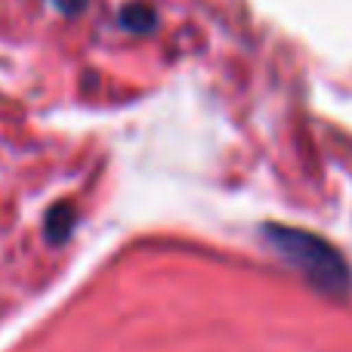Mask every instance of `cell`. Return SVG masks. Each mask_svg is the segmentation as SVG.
Here are the masks:
<instances>
[{
  "mask_svg": "<svg viewBox=\"0 0 352 352\" xmlns=\"http://www.w3.org/2000/svg\"><path fill=\"white\" fill-rule=\"evenodd\" d=\"M269 238L278 248V254H285V260H291L297 269H303L316 285H324V287L346 285V266L324 241L297 229H272Z\"/></svg>",
  "mask_w": 352,
  "mask_h": 352,
  "instance_id": "6da1fadb",
  "label": "cell"
},
{
  "mask_svg": "<svg viewBox=\"0 0 352 352\" xmlns=\"http://www.w3.org/2000/svg\"><path fill=\"white\" fill-rule=\"evenodd\" d=\"M68 232H72V207L68 204L53 207V213L47 217V238L53 244H59L68 238Z\"/></svg>",
  "mask_w": 352,
  "mask_h": 352,
  "instance_id": "7a4b0ae2",
  "label": "cell"
},
{
  "mask_svg": "<svg viewBox=\"0 0 352 352\" xmlns=\"http://www.w3.org/2000/svg\"><path fill=\"white\" fill-rule=\"evenodd\" d=\"M152 19H155V12L146 10V6H127L124 10V25L133 31H148L152 28Z\"/></svg>",
  "mask_w": 352,
  "mask_h": 352,
  "instance_id": "3957f363",
  "label": "cell"
}]
</instances>
